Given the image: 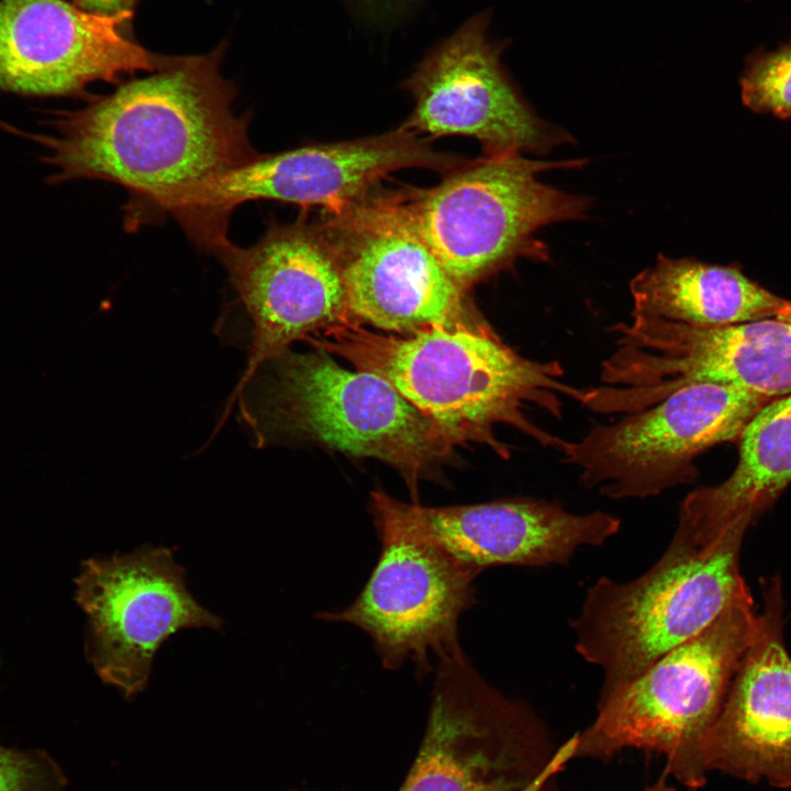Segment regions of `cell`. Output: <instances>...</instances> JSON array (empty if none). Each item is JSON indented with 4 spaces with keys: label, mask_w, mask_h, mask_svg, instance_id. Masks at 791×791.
<instances>
[{
    "label": "cell",
    "mask_w": 791,
    "mask_h": 791,
    "mask_svg": "<svg viewBox=\"0 0 791 791\" xmlns=\"http://www.w3.org/2000/svg\"><path fill=\"white\" fill-rule=\"evenodd\" d=\"M221 49L123 82L76 110L59 111L51 133L25 134L45 148L49 179H93L130 196L131 230L189 191L256 159L250 114L232 108L236 91L220 71Z\"/></svg>",
    "instance_id": "obj_1"
},
{
    "label": "cell",
    "mask_w": 791,
    "mask_h": 791,
    "mask_svg": "<svg viewBox=\"0 0 791 791\" xmlns=\"http://www.w3.org/2000/svg\"><path fill=\"white\" fill-rule=\"evenodd\" d=\"M307 341L389 382L454 446L481 443L503 458L510 452L494 435L497 426L512 427L541 447L560 452L567 441L537 425L530 413L536 410L561 421L566 400L582 405L586 398V388L565 380L559 361L522 356L481 319L409 336L350 323Z\"/></svg>",
    "instance_id": "obj_2"
},
{
    "label": "cell",
    "mask_w": 791,
    "mask_h": 791,
    "mask_svg": "<svg viewBox=\"0 0 791 791\" xmlns=\"http://www.w3.org/2000/svg\"><path fill=\"white\" fill-rule=\"evenodd\" d=\"M757 623L751 595L638 677L598 699L597 716L573 736V759L609 760L624 749L657 753L683 787L708 780L705 744Z\"/></svg>",
    "instance_id": "obj_3"
},
{
    "label": "cell",
    "mask_w": 791,
    "mask_h": 791,
    "mask_svg": "<svg viewBox=\"0 0 791 791\" xmlns=\"http://www.w3.org/2000/svg\"><path fill=\"white\" fill-rule=\"evenodd\" d=\"M746 531L733 526L702 550L670 541L642 576L624 582L603 576L587 590L570 626L576 651L602 671L599 699L751 595L739 568Z\"/></svg>",
    "instance_id": "obj_4"
},
{
    "label": "cell",
    "mask_w": 791,
    "mask_h": 791,
    "mask_svg": "<svg viewBox=\"0 0 791 791\" xmlns=\"http://www.w3.org/2000/svg\"><path fill=\"white\" fill-rule=\"evenodd\" d=\"M587 163L483 155L448 170L436 186L401 193L416 230L467 292L519 258L548 260V247L536 232L550 223L584 218L590 202L543 183L538 175Z\"/></svg>",
    "instance_id": "obj_5"
},
{
    "label": "cell",
    "mask_w": 791,
    "mask_h": 791,
    "mask_svg": "<svg viewBox=\"0 0 791 791\" xmlns=\"http://www.w3.org/2000/svg\"><path fill=\"white\" fill-rule=\"evenodd\" d=\"M573 737L556 746L526 703L492 687L464 655L437 662L426 731L400 791H564Z\"/></svg>",
    "instance_id": "obj_6"
},
{
    "label": "cell",
    "mask_w": 791,
    "mask_h": 791,
    "mask_svg": "<svg viewBox=\"0 0 791 791\" xmlns=\"http://www.w3.org/2000/svg\"><path fill=\"white\" fill-rule=\"evenodd\" d=\"M463 161L400 126L365 138L260 154L189 191L169 214L189 238L212 252L229 241L231 214L245 202L271 200L334 213L369 196L394 171L427 168L447 172Z\"/></svg>",
    "instance_id": "obj_7"
},
{
    "label": "cell",
    "mask_w": 791,
    "mask_h": 791,
    "mask_svg": "<svg viewBox=\"0 0 791 791\" xmlns=\"http://www.w3.org/2000/svg\"><path fill=\"white\" fill-rule=\"evenodd\" d=\"M354 369L317 348L288 356L265 413L252 422L282 425L342 453L387 463L403 475L419 503V480L454 445L389 382Z\"/></svg>",
    "instance_id": "obj_8"
},
{
    "label": "cell",
    "mask_w": 791,
    "mask_h": 791,
    "mask_svg": "<svg viewBox=\"0 0 791 791\" xmlns=\"http://www.w3.org/2000/svg\"><path fill=\"white\" fill-rule=\"evenodd\" d=\"M771 400L731 385L695 383L614 423L594 425L559 453L578 468L586 489L613 500L656 497L695 482V459L738 439Z\"/></svg>",
    "instance_id": "obj_9"
},
{
    "label": "cell",
    "mask_w": 791,
    "mask_h": 791,
    "mask_svg": "<svg viewBox=\"0 0 791 791\" xmlns=\"http://www.w3.org/2000/svg\"><path fill=\"white\" fill-rule=\"evenodd\" d=\"M380 554L357 598L317 619L347 623L372 640L383 668L414 665L424 678L437 662L466 655L459 639L461 615L477 604L479 572L431 541L369 504Z\"/></svg>",
    "instance_id": "obj_10"
},
{
    "label": "cell",
    "mask_w": 791,
    "mask_h": 791,
    "mask_svg": "<svg viewBox=\"0 0 791 791\" xmlns=\"http://www.w3.org/2000/svg\"><path fill=\"white\" fill-rule=\"evenodd\" d=\"M321 224L338 256L356 322L409 336L480 320L416 230L401 192L376 189L325 213Z\"/></svg>",
    "instance_id": "obj_11"
},
{
    "label": "cell",
    "mask_w": 791,
    "mask_h": 791,
    "mask_svg": "<svg viewBox=\"0 0 791 791\" xmlns=\"http://www.w3.org/2000/svg\"><path fill=\"white\" fill-rule=\"evenodd\" d=\"M616 349L603 361L623 408L640 411L695 383L731 385L769 398L791 394V324L772 319L695 327L631 315L611 326Z\"/></svg>",
    "instance_id": "obj_12"
},
{
    "label": "cell",
    "mask_w": 791,
    "mask_h": 791,
    "mask_svg": "<svg viewBox=\"0 0 791 791\" xmlns=\"http://www.w3.org/2000/svg\"><path fill=\"white\" fill-rule=\"evenodd\" d=\"M185 573L171 549L145 545L89 558L75 578V600L88 620L87 660L127 701L146 688L154 656L169 636L222 626L190 594Z\"/></svg>",
    "instance_id": "obj_13"
},
{
    "label": "cell",
    "mask_w": 791,
    "mask_h": 791,
    "mask_svg": "<svg viewBox=\"0 0 791 791\" xmlns=\"http://www.w3.org/2000/svg\"><path fill=\"white\" fill-rule=\"evenodd\" d=\"M225 268L253 323L247 366L224 417L259 368L300 338L357 323L349 311L341 263L321 222L305 215L271 221L253 245L230 239L212 252Z\"/></svg>",
    "instance_id": "obj_14"
},
{
    "label": "cell",
    "mask_w": 791,
    "mask_h": 791,
    "mask_svg": "<svg viewBox=\"0 0 791 791\" xmlns=\"http://www.w3.org/2000/svg\"><path fill=\"white\" fill-rule=\"evenodd\" d=\"M486 30L487 19L474 18L423 59L404 83L414 108L401 127L431 141L471 137L483 155H544L572 142L525 102L501 66V45Z\"/></svg>",
    "instance_id": "obj_15"
},
{
    "label": "cell",
    "mask_w": 791,
    "mask_h": 791,
    "mask_svg": "<svg viewBox=\"0 0 791 791\" xmlns=\"http://www.w3.org/2000/svg\"><path fill=\"white\" fill-rule=\"evenodd\" d=\"M132 11L108 15L69 0H0V89L24 96L78 94L96 81L160 71L182 56L152 53L122 26Z\"/></svg>",
    "instance_id": "obj_16"
},
{
    "label": "cell",
    "mask_w": 791,
    "mask_h": 791,
    "mask_svg": "<svg viewBox=\"0 0 791 791\" xmlns=\"http://www.w3.org/2000/svg\"><path fill=\"white\" fill-rule=\"evenodd\" d=\"M369 504L479 573L495 566L566 565L580 547L602 546L621 528V520L608 512L576 514L558 502L534 498L425 506L378 490Z\"/></svg>",
    "instance_id": "obj_17"
},
{
    "label": "cell",
    "mask_w": 791,
    "mask_h": 791,
    "mask_svg": "<svg viewBox=\"0 0 791 791\" xmlns=\"http://www.w3.org/2000/svg\"><path fill=\"white\" fill-rule=\"evenodd\" d=\"M764 609L705 744L708 771L791 789V656L780 578L761 580Z\"/></svg>",
    "instance_id": "obj_18"
},
{
    "label": "cell",
    "mask_w": 791,
    "mask_h": 791,
    "mask_svg": "<svg viewBox=\"0 0 791 791\" xmlns=\"http://www.w3.org/2000/svg\"><path fill=\"white\" fill-rule=\"evenodd\" d=\"M737 441L735 469L683 499L671 542L702 550L733 526L749 527L775 504L791 482V394L765 404Z\"/></svg>",
    "instance_id": "obj_19"
},
{
    "label": "cell",
    "mask_w": 791,
    "mask_h": 791,
    "mask_svg": "<svg viewBox=\"0 0 791 791\" xmlns=\"http://www.w3.org/2000/svg\"><path fill=\"white\" fill-rule=\"evenodd\" d=\"M630 291L631 315L695 327H722L777 317L790 302L749 279L738 265L672 259L662 254L654 266L632 279Z\"/></svg>",
    "instance_id": "obj_20"
},
{
    "label": "cell",
    "mask_w": 791,
    "mask_h": 791,
    "mask_svg": "<svg viewBox=\"0 0 791 791\" xmlns=\"http://www.w3.org/2000/svg\"><path fill=\"white\" fill-rule=\"evenodd\" d=\"M740 87L743 102L753 111L791 118V41L750 55Z\"/></svg>",
    "instance_id": "obj_21"
},
{
    "label": "cell",
    "mask_w": 791,
    "mask_h": 791,
    "mask_svg": "<svg viewBox=\"0 0 791 791\" xmlns=\"http://www.w3.org/2000/svg\"><path fill=\"white\" fill-rule=\"evenodd\" d=\"M67 784L62 767L45 749L0 744V791H66Z\"/></svg>",
    "instance_id": "obj_22"
},
{
    "label": "cell",
    "mask_w": 791,
    "mask_h": 791,
    "mask_svg": "<svg viewBox=\"0 0 791 791\" xmlns=\"http://www.w3.org/2000/svg\"><path fill=\"white\" fill-rule=\"evenodd\" d=\"M79 8L99 14L113 15L131 11L137 0H69Z\"/></svg>",
    "instance_id": "obj_23"
},
{
    "label": "cell",
    "mask_w": 791,
    "mask_h": 791,
    "mask_svg": "<svg viewBox=\"0 0 791 791\" xmlns=\"http://www.w3.org/2000/svg\"><path fill=\"white\" fill-rule=\"evenodd\" d=\"M669 778L670 776L664 769L660 777L648 784L643 791H675L673 787L669 782Z\"/></svg>",
    "instance_id": "obj_24"
},
{
    "label": "cell",
    "mask_w": 791,
    "mask_h": 791,
    "mask_svg": "<svg viewBox=\"0 0 791 791\" xmlns=\"http://www.w3.org/2000/svg\"><path fill=\"white\" fill-rule=\"evenodd\" d=\"M779 321L791 324V301L789 304L777 315Z\"/></svg>",
    "instance_id": "obj_25"
}]
</instances>
